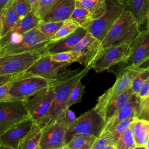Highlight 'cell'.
Returning a JSON list of instances; mask_svg holds the SVG:
<instances>
[{
    "label": "cell",
    "mask_w": 149,
    "mask_h": 149,
    "mask_svg": "<svg viewBox=\"0 0 149 149\" xmlns=\"http://www.w3.org/2000/svg\"><path fill=\"white\" fill-rule=\"evenodd\" d=\"M89 70V69L86 68L73 70H66L63 71L56 80L52 81L51 84L54 88V99L47 124L56 121L61 115L68 109L67 104L73 87L78 81L88 74Z\"/></svg>",
    "instance_id": "1"
},
{
    "label": "cell",
    "mask_w": 149,
    "mask_h": 149,
    "mask_svg": "<svg viewBox=\"0 0 149 149\" xmlns=\"http://www.w3.org/2000/svg\"><path fill=\"white\" fill-rule=\"evenodd\" d=\"M72 63L54 61L51 59V54L47 53L40 58L29 69L22 73L16 75H0V86L9 82L29 77H40L54 81Z\"/></svg>",
    "instance_id": "2"
},
{
    "label": "cell",
    "mask_w": 149,
    "mask_h": 149,
    "mask_svg": "<svg viewBox=\"0 0 149 149\" xmlns=\"http://www.w3.org/2000/svg\"><path fill=\"white\" fill-rule=\"evenodd\" d=\"M139 23L129 9H126L110 29L101 42L102 51L110 46L130 44L140 32Z\"/></svg>",
    "instance_id": "3"
},
{
    "label": "cell",
    "mask_w": 149,
    "mask_h": 149,
    "mask_svg": "<svg viewBox=\"0 0 149 149\" xmlns=\"http://www.w3.org/2000/svg\"><path fill=\"white\" fill-rule=\"evenodd\" d=\"M146 68L130 65L123 69L117 75L113 86L98 98L94 109L101 116L107 106L119 94L130 88L134 79Z\"/></svg>",
    "instance_id": "4"
},
{
    "label": "cell",
    "mask_w": 149,
    "mask_h": 149,
    "mask_svg": "<svg viewBox=\"0 0 149 149\" xmlns=\"http://www.w3.org/2000/svg\"><path fill=\"white\" fill-rule=\"evenodd\" d=\"M51 40L37 27L19 36L11 42L0 48V56L35 51L46 48Z\"/></svg>",
    "instance_id": "5"
},
{
    "label": "cell",
    "mask_w": 149,
    "mask_h": 149,
    "mask_svg": "<svg viewBox=\"0 0 149 149\" xmlns=\"http://www.w3.org/2000/svg\"><path fill=\"white\" fill-rule=\"evenodd\" d=\"M54 99V88L51 84L23 101L31 119L42 128L47 124Z\"/></svg>",
    "instance_id": "6"
},
{
    "label": "cell",
    "mask_w": 149,
    "mask_h": 149,
    "mask_svg": "<svg viewBox=\"0 0 149 149\" xmlns=\"http://www.w3.org/2000/svg\"><path fill=\"white\" fill-rule=\"evenodd\" d=\"M105 121L94 108L86 111L68 126L66 133V144L74 135H94L99 137L104 129Z\"/></svg>",
    "instance_id": "7"
},
{
    "label": "cell",
    "mask_w": 149,
    "mask_h": 149,
    "mask_svg": "<svg viewBox=\"0 0 149 149\" xmlns=\"http://www.w3.org/2000/svg\"><path fill=\"white\" fill-rule=\"evenodd\" d=\"M47 54L46 48L19 54L0 56V75L22 73Z\"/></svg>",
    "instance_id": "8"
},
{
    "label": "cell",
    "mask_w": 149,
    "mask_h": 149,
    "mask_svg": "<svg viewBox=\"0 0 149 149\" xmlns=\"http://www.w3.org/2000/svg\"><path fill=\"white\" fill-rule=\"evenodd\" d=\"M106 13L101 17L93 20L87 28L88 32L101 42L127 6L118 0H106Z\"/></svg>",
    "instance_id": "9"
},
{
    "label": "cell",
    "mask_w": 149,
    "mask_h": 149,
    "mask_svg": "<svg viewBox=\"0 0 149 149\" xmlns=\"http://www.w3.org/2000/svg\"><path fill=\"white\" fill-rule=\"evenodd\" d=\"M71 51L75 55V62L90 70L102 53L101 41L87 32Z\"/></svg>",
    "instance_id": "10"
},
{
    "label": "cell",
    "mask_w": 149,
    "mask_h": 149,
    "mask_svg": "<svg viewBox=\"0 0 149 149\" xmlns=\"http://www.w3.org/2000/svg\"><path fill=\"white\" fill-rule=\"evenodd\" d=\"M52 81L40 77H29L14 81L5 101L27 100L40 90L49 86Z\"/></svg>",
    "instance_id": "11"
},
{
    "label": "cell",
    "mask_w": 149,
    "mask_h": 149,
    "mask_svg": "<svg viewBox=\"0 0 149 149\" xmlns=\"http://www.w3.org/2000/svg\"><path fill=\"white\" fill-rule=\"evenodd\" d=\"M130 45L126 43L110 46L104 49L93 69L101 73L120 63L127 62L131 56Z\"/></svg>",
    "instance_id": "12"
},
{
    "label": "cell",
    "mask_w": 149,
    "mask_h": 149,
    "mask_svg": "<svg viewBox=\"0 0 149 149\" xmlns=\"http://www.w3.org/2000/svg\"><path fill=\"white\" fill-rule=\"evenodd\" d=\"M30 119L23 101L0 102V134L10 127Z\"/></svg>",
    "instance_id": "13"
},
{
    "label": "cell",
    "mask_w": 149,
    "mask_h": 149,
    "mask_svg": "<svg viewBox=\"0 0 149 149\" xmlns=\"http://www.w3.org/2000/svg\"><path fill=\"white\" fill-rule=\"evenodd\" d=\"M67 128L59 121L49 123L42 127L39 149H61L66 144Z\"/></svg>",
    "instance_id": "14"
},
{
    "label": "cell",
    "mask_w": 149,
    "mask_h": 149,
    "mask_svg": "<svg viewBox=\"0 0 149 149\" xmlns=\"http://www.w3.org/2000/svg\"><path fill=\"white\" fill-rule=\"evenodd\" d=\"M34 122L30 119L16 124L0 134V144L19 149L22 140Z\"/></svg>",
    "instance_id": "15"
},
{
    "label": "cell",
    "mask_w": 149,
    "mask_h": 149,
    "mask_svg": "<svg viewBox=\"0 0 149 149\" xmlns=\"http://www.w3.org/2000/svg\"><path fill=\"white\" fill-rule=\"evenodd\" d=\"M131 65L141 66L149 61V30H144L139 33L130 44Z\"/></svg>",
    "instance_id": "16"
},
{
    "label": "cell",
    "mask_w": 149,
    "mask_h": 149,
    "mask_svg": "<svg viewBox=\"0 0 149 149\" xmlns=\"http://www.w3.org/2000/svg\"><path fill=\"white\" fill-rule=\"evenodd\" d=\"M41 19L32 10L23 18L20 19L16 25L2 38H1L0 48L9 43L19 36L23 35L29 31L36 27Z\"/></svg>",
    "instance_id": "17"
},
{
    "label": "cell",
    "mask_w": 149,
    "mask_h": 149,
    "mask_svg": "<svg viewBox=\"0 0 149 149\" xmlns=\"http://www.w3.org/2000/svg\"><path fill=\"white\" fill-rule=\"evenodd\" d=\"M87 32V29L79 27L68 36L56 41H50L46 46L47 53L51 55L62 52L71 51Z\"/></svg>",
    "instance_id": "18"
},
{
    "label": "cell",
    "mask_w": 149,
    "mask_h": 149,
    "mask_svg": "<svg viewBox=\"0 0 149 149\" xmlns=\"http://www.w3.org/2000/svg\"><path fill=\"white\" fill-rule=\"evenodd\" d=\"M140 98L137 94H133L123 108L105 123L102 131L110 130L118 122L124 119L131 117H139L140 113Z\"/></svg>",
    "instance_id": "19"
},
{
    "label": "cell",
    "mask_w": 149,
    "mask_h": 149,
    "mask_svg": "<svg viewBox=\"0 0 149 149\" xmlns=\"http://www.w3.org/2000/svg\"><path fill=\"white\" fill-rule=\"evenodd\" d=\"M76 8V0H58L42 20L61 22L69 19Z\"/></svg>",
    "instance_id": "20"
},
{
    "label": "cell",
    "mask_w": 149,
    "mask_h": 149,
    "mask_svg": "<svg viewBox=\"0 0 149 149\" xmlns=\"http://www.w3.org/2000/svg\"><path fill=\"white\" fill-rule=\"evenodd\" d=\"M130 126L137 147H144L149 139V120L137 117Z\"/></svg>",
    "instance_id": "21"
},
{
    "label": "cell",
    "mask_w": 149,
    "mask_h": 149,
    "mask_svg": "<svg viewBox=\"0 0 149 149\" xmlns=\"http://www.w3.org/2000/svg\"><path fill=\"white\" fill-rule=\"evenodd\" d=\"M133 94L132 89L129 88L119 94L107 106L101 115V116L105 121V123L123 108V107L129 101Z\"/></svg>",
    "instance_id": "22"
},
{
    "label": "cell",
    "mask_w": 149,
    "mask_h": 149,
    "mask_svg": "<svg viewBox=\"0 0 149 149\" xmlns=\"http://www.w3.org/2000/svg\"><path fill=\"white\" fill-rule=\"evenodd\" d=\"M127 6L140 26L147 22L149 14V0H129Z\"/></svg>",
    "instance_id": "23"
},
{
    "label": "cell",
    "mask_w": 149,
    "mask_h": 149,
    "mask_svg": "<svg viewBox=\"0 0 149 149\" xmlns=\"http://www.w3.org/2000/svg\"><path fill=\"white\" fill-rule=\"evenodd\" d=\"M42 128L34 123L27 135L20 143L19 149H39Z\"/></svg>",
    "instance_id": "24"
},
{
    "label": "cell",
    "mask_w": 149,
    "mask_h": 149,
    "mask_svg": "<svg viewBox=\"0 0 149 149\" xmlns=\"http://www.w3.org/2000/svg\"><path fill=\"white\" fill-rule=\"evenodd\" d=\"M19 20L12 6L5 10L0 11V38L5 36Z\"/></svg>",
    "instance_id": "25"
},
{
    "label": "cell",
    "mask_w": 149,
    "mask_h": 149,
    "mask_svg": "<svg viewBox=\"0 0 149 149\" xmlns=\"http://www.w3.org/2000/svg\"><path fill=\"white\" fill-rule=\"evenodd\" d=\"M76 7L88 9L94 20L101 17L107 11L106 0H76Z\"/></svg>",
    "instance_id": "26"
},
{
    "label": "cell",
    "mask_w": 149,
    "mask_h": 149,
    "mask_svg": "<svg viewBox=\"0 0 149 149\" xmlns=\"http://www.w3.org/2000/svg\"><path fill=\"white\" fill-rule=\"evenodd\" d=\"M98 137L94 135H74L66 146L73 149H91Z\"/></svg>",
    "instance_id": "27"
},
{
    "label": "cell",
    "mask_w": 149,
    "mask_h": 149,
    "mask_svg": "<svg viewBox=\"0 0 149 149\" xmlns=\"http://www.w3.org/2000/svg\"><path fill=\"white\" fill-rule=\"evenodd\" d=\"M78 24L79 27L87 29L94 20L92 13L87 9L76 7L70 19Z\"/></svg>",
    "instance_id": "28"
},
{
    "label": "cell",
    "mask_w": 149,
    "mask_h": 149,
    "mask_svg": "<svg viewBox=\"0 0 149 149\" xmlns=\"http://www.w3.org/2000/svg\"><path fill=\"white\" fill-rule=\"evenodd\" d=\"M116 149H135L137 147L130 125L114 144Z\"/></svg>",
    "instance_id": "29"
},
{
    "label": "cell",
    "mask_w": 149,
    "mask_h": 149,
    "mask_svg": "<svg viewBox=\"0 0 149 149\" xmlns=\"http://www.w3.org/2000/svg\"><path fill=\"white\" fill-rule=\"evenodd\" d=\"M64 21L45 22L41 20L37 27L47 37L51 40L62 26Z\"/></svg>",
    "instance_id": "30"
},
{
    "label": "cell",
    "mask_w": 149,
    "mask_h": 149,
    "mask_svg": "<svg viewBox=\"0 0 149 149\" xmlns=\"http://www.w3.org/2000/svg\"><path fill=\"white\" fill-rule=\"evenodd\" d=\"M58 0H37L33 6V11L41 19L49 12Z\"/></svg>",
    "instance_id": "31"
},
{
    "label": "cell",
    "mask_w": 149,
    "mask_h": 149,
    "mask_svg": "<svg viewBox=\"0 0 149 149\" xmlns=\"http://www.w3.org/2000/svg\"><path fill=\"white\" fill-rule=\"evenodd\" d=\"M78 27H79L78 24L73 22L72 20L68 19L65 20L62 26L59 29L58 32L55 34L53 38L51 40V41H56L66 36H68L74 31Z\"/></svg>",
    "instance_id": "32"
},
{
    "label": "cell",
    "mask_w": 149,
    "mask_h": 149,
    "mask_svg": "<svg viewBox=\"0 0 149 149\" xmlns=\"http://www.w3.org/2000/svg\"><path fill=\"white\" fill-rule=\"evenodd\" d=\"M137 117H131L118 122L112 129L109 130L112 136L113 143L115 144L120 135L129 127L130 124Z\"/></svg>",
    "instance_id": "33"
},
{
    "label": "cell",
    "mask_w": 149,
    "mask_h": 149,
    "mask_svg": "<svg viewBox=\"0 0 149 149\" xmlns=\"http://www.w3.org/2000/svg\"><path fill=\"white\" fill-rule=\"evenodd\" d=\"M12 6L19 19L23 18L33 10L32 5L27 0H15Z\"/></svg>",
    "instance_id": "34"
},
{
    "label": "cell",
    "mask_w": 149,
    "mask_h": 149,
    "mask_svg": "<svg viewBox=\"0 0 149 149\" xmlns=\"http://www.w3.org/2000/svg\"><path fill=\"white\" fill-rule=\"evenodd\" d=\"M84 86L82 84L81 80L78 81L73 87L70 93L67 104L68 108H70V107L73 104L80 102L81 101L84 93Z\"/></svg>",
    "instance_id": "35"
},
{
    "label": "cell",
    "mask_w": 149,
    "mask_h": 149,
    "mask_svg": "<svg viewBox=\"0 0 149 149\" xmlns=\"http://www.w3.org/2000/svg\"><path fill=\"white\" fill-rule=\"evenodd\" d=\"M109 144L114 145L112 134L109 130L102 131L91 149H104Z\"/></svg>",
    "instance_id": "36"
},
{
    "label": "cell",
    "mask_w": 149,
    "mask_h": 149,
    "mask_svg": "<svg viewBox=\"0 0 149 149\" xmlns=\"http://www.w3.org/2000/svg\"><path fill=\"white\" fill-rule=\"evenodd\" d=\"M149 77V69L147 67L146 69L136 76L132 81L130 88L134 94H137L140 88Z\"/></svg>",
    "instance_id": "37"
},
{
    "label": "cell",
    "mask_w": 149,
    "mask_h": 149,
    "mask_svg": "<svg viewBox=\"0 0 149 149\" xmlns=\"http://www.w3.org/2000/svg\"><path fill=\"white\" fill-rule=\"evenodd\" d=\"M51 59L59 62H75V55L72 51L62 52L51 55Z\"/></svg>",
    "instance_id": "38"
},
{
    "label": "cell",
    "mask_w": 149,
    "mask_h": 149,
    "mask_svg": "<svg viewBox=\"0 0 149 149\" xmlns=\"http://www.w3.org/2000/svg\"><path fill=\"white\" fill-rule=\"evenodd\" d=\"M76 118L75 113L68 108L61 115L57 121L62 123L68 129V126L76 119Z\"/></svg>",
    "instance_id": "39"
},
{
    "label": "cell",
    "mask_w": 149,
    "mask_h": 149,
    "mask_svg": "<svg viewBox=\"0 0 149 149\" xmlns=\"http://www.w3.org/2000/svg\"><path fill=\"white\" fill-rule=\"evenodd\" d=\"M139 118L149 120V97L141 101L140 113Z\"/></svg>",
    "instance_id": "40"
},
{
    "label": "cell",
    "mask_w": 149,
    "mask_h": 149,
    "mask_svg": "<svg viewBox=\"0 0 149 149\" xmlns=\"http://www.w3.org/2000/svg\"><path fill=\"white\" fill-rule=\"evenodd\" d=\"M13 81L9 82L0 86V102L5 101L11 88Z\"/></svg>",
    "instance_id": "41"
},
{
    "label": "cell",
    "mask_w": 149,
    "mask_h": 149,
    "mask_svg": "<svg viewBox=\"0 0 149 149\" xmlns=\"http://www.w3.org/2000/svg\"><path fill=\"white\" fill-rule=\"evenodd\" d=\"M149 94V77L145 81L141 88H140L137 95L140 98L141 101L144 100Z\"/></svg>",
    "instance_id": "42"
},
{
    "label": "cell",
    "mask_w": 149,
    "mask_h": 149,
    "mask_svg": "<svg viewBox=\"0 0 149 149\" xmlns=\"http://www.w3.org/2000/svg\"><path fill=\"white\" fill-rule=\"evenodd\" d=\"M15 0H0V11H3L10 7Z\"/></svg>",
    "instance_id": "43"
},
{
    "label": "cell",
    "mask_w": 149,
    "mask_h": 149,
    "mask_svg": "<svg viewBox=\"0 0 149 149\" xmlns=\"http://www.w3.org/2000/svg\"><path fill=\"white\" fill-rule=\"evenodd\" d=\"M104 149H116L115 146L113 144H109L108 146H107Z\"/></svg>",
    "instance_id": "44"
},
{
    "label": "cell",
    "mask_w": 149,
    "mask_h": 149,
    "mask_svg": "<svg viewBox=\"0 0 149 149\" xmlns=\"http://www.w3.org/2000/svg\"><path fill=\"white\" fill-rule=\"evenodd\" d=\"M0 149H15V148H12L10 147H8V146H6L0 144Z\"/></svg>",
    "instance_id": "45"
},
{
    "label": "cell",
    "mask_w": 149,
    "mask_h": 149,
    "mask_svg": "<svg viewBox=\"0 0 149 149\" xmlns=\"http://www.w3.org/2000/svg\"><path fill=\"white\" fill-rule=\"evenodd\" d=\"M27 1L32 5V7L34 5V4L36 3V2L37 1V0H27Z\"/></svg>",
    "instance_id": "46"
},
{
    "label": "cell",
    "mask_w": 149,
    "mask_h": 149,
    "mask_svg": "<svg viewBox=\"0 0 149 149\" xmlns=\"http://www.w3.org/2000/svg\"><path fill=\"white\" fill-rule=\"evenodd\" d=\"M118 1H119V2H120L124 4H126L127 5V2H128L129 0H118Z\"/></svg>",
    "instance_id": "47"
},
{
    "label": "cell",
    "mask_w": 149,
    "mask_h": 149,
    "mask_svg": "<svg viewBox=\"0 0 149 149\" xmlns=\"http://www.w3.org/2000/svg\"><path fill=\"white\" fill-rule=\"evenodd\" d=\"M147 29L149 30V14L147 19Z\"/></svg>",
    "instance_id": "48"
},
{
    "label": "cell",
    "mask_w": 149,
    "mask_h": 149,
    "mask_svg": "<svg viewBox=\"0 0 149 149\" xmlns=\"http://www.w3.org/2000/svg\"><path fill=\"white\" fill-rule=\"evenodd\" d=\"M144 147H145L146 149H149V139L147 141V143H146V146Z\"/></svg>",
    "instance_id": "49"
},
{
    "label": "cell",
    "mask_w": 149,
    "mask_h": 149,
    "mask_svg": "<svg viewBox=\"0 0 149 149\" xmlns=\"http://www.w3.org/2000/svg\"><path fill=\"white\" fill-rule=\"evenodd\" d=\"M135 149H146L145 147H137Z\"/></svg>",
    "instance_id": "50"
},
{
    "label": "cell",
    "mask_w": 149,
    "mask_h": 149,
    "mask_svg": "<svg viewBox=\"0 0 149 149\" xmlns=\"http://www.w3.org/2000/svg\"><path fill=\"white\" fill-rule=\"evenodd\" d=\"M63 149H73V148H69L68 147H66V146L63 148Z\"/></svg>",
    "instance_id": "51"
},
{
    "label": "cell",
    "mask_w": 149,
    "mask_h": 149,
    "mask_svg": "<svg viewBox=\"0 0 149 149\" xmlns=\"http://www.w3.org/2000/svg\"><path fill=\"white\" fill-rule=\"evenodd\" d=\"M147 67H148V69H149V65H148ZM148 97H149V94H148V96H147L146 98H148Z\"/></svg>",
    "instance_id": "52"
},
{
    "label": "cell",
    "mask_w": 149,
    "mask_h": 149,
    "mask_svg": "<svg viewBox=\"0 0 149 149\" xmlns=\"http://www.w3.org/2000/svg\"><path fill=\"white\" fill-rule=\"evenodd\" d=\"M61 149H63V148H61Z\"/></svg>",
    "instance_id": "53"
}]
</instances>
